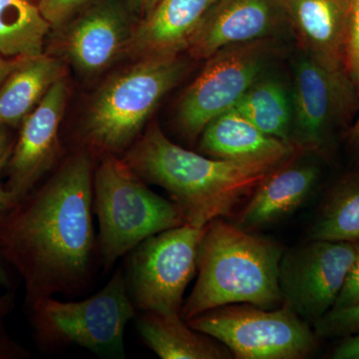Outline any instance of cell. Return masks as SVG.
Listing matches in <instances>:
<instances>
[{
	"instance_id": "24",
	"label": "cell",
	"mask_w": 359,
	"mask_h": 359,
	"mask_svg": "<svg viewBox=\"0 0 359 359\" xmlns=\"http://www.w3.org/2000/svg\"><path fill=\"white\" fill-rule=\"evenodd\" d=\"M313 325L318 339H344L359 334V302L346 308L330 309Z\"/></svg>"
},
{
	"instance_id": "6",
	"label": "cell",
	"mask_w": 359,
	"mask_h": 359,
	"mask_svg": "<svg viewBox=\"0 0 359 359\" xmlns=\"http://www.w3.org/2000/svg\"><path fill=\"white\" fill-rule=\"evenodd\" d=\"M27 309L33 337L41 351L52 353L76 346L99 355L125 358V327L136 318L137 309L123 269L83 301L45 297Z\"/></svg>"
},
{
	"instance_id": "30",
	"label": "cell",
	"mask_w": 359,
	"mask_h": 359,
	"mask_svg": "<svg viewBox=\"0 0 359 359\" xmlns=\"http://www.w3.org/2000/svg\"><path fill=\"white\" fill-rule=\"evenodd\" d=\"M334 359H359V334L344 337L332 353Z\"/></svg>"
},
{
	"instance_id": "32",
	"label": "cell",
	"mask_w": 359,
	"mask_h": 359,
	"mask_svg": "<svg viewBox=\"0 0 359 359\" xmlns=\"http://www.w3.org/2000/svg\"><path fill=\"white\" fill-rule=\"evenodd\" d=\"M13 269L7 263L6 257L0 250V287L6 290H13Z\"/></svg>"
},
{
	"instance_id": "33",
	"label": "cell",
	"mask_w": 359,
	"mask_h": 359,
	"mask_svg": "<svg viewBox=\"0 0 359 359\" xmlns=\"http://www.w3.org/2000/svg\"><path fill=\"white\" fill-rule=\"evenodd\" d=\"M21 58H6L0 54V85L20 62Z\"/></svg>"
},
{
	"instance_id": "29",
	"label": "cell",
	"mask_w": 359,
	"mask_h": 359,
	"mask_svg": "<svg viewBox=\"0 0 359 359\" xmlns=\"http://www.w3.org/2000/svg\"><path fill=\"white\" fill-rule=\"evenodd\" d=\"M13 147L9 149L6 154L0 158V222L6 219L7 215L13 211L14 207L18 204V201L13 197V194L9 192L6 188V185L2 184V177H4V169H6L7 161H8L9 156L11 154Z\"/></svg>"
},
{
	"instance_id": "9",
	"label": "cell",
	"mask_w": 359,
	"mask_h": 359,
	"mask_svg": "<svg viewBox=\"0 0 359 359\" xmlns=\"http://www.w3.org/2000/svg\"><path fill=\"white\" fill-rule=\"evenodd\" d=\"M273 42L233 45L207 59L178 103L176 121L184 137L196 140L212 120L235 107L268 69L276 51Z\"/></svg>"
},
{
	"instance_id": "17",
	"label": "cell",
	"mask_w": 359,
	"mask_h": 359,
	"mask_svg": "<svg viewBox=\"0 0 359 359\" xmlns=\"http://www.w3.org/2000/svg\"><path fill=\"white\" fill-rule=\"evenodd\" d=\"M200 138L201 152L215 159L283 164L301 154L292 144L264 134L235 108L212 120Z\"/></svg>"
},
{
	"instance_id": "23",
	"label": "cell",
	"mask_w": 359,
	"mask_h": 359,
	"mask_svg": "<svg viewBox=\"0 0 359 359\" xmlns=\"http://www.w3.org/2000/svg\"><path fill=\"white\" fill-rule=\"evenodd\" d=\"M309 240L359 243V174L332 187L311 226Z\"/></svg>"
},
{
	"instance_id": "7",
	"label": "cell",
	"mask_w": 359,
	"mask_h": 359,
	"mask_svg": "<svg viewBox=\"0 0 359 359\" xmlns=\"http://www.w3.org/2000/svg\"><path fill=\"white\" fill-rule=\"evenodd\" d=\"M194 330L218 340L238 359H302L316 347L309 323L283 304L266 309L233 304L187 321Z\"/></svg>"
},
{
	"instance_id": "22",
	"label": "cell",
	"mask_w": 359,
	"mask_h": 359,
	"mask_svg": "<svg viewBox=\"0 0 359 359\" xmlns=\"http://www.w3.org/2000/svg\"><path fill=\"white\" fill-rule=\"evenodd\" d=\"M51 25L29 0H0V54L6 58L43 54Z\"/></svg>"
},
{
	"instance_id": "16",
	"label": "cell",
	"mask_w": 359,
	"mask_h": 359,
	"mask_svg": "<svg viewBox=\"0 0 359 359\" xmlns=\"http://www.w3.org/2000/svg\"><path fill=\"white\" fill-rule=\"evenodd\" d=\"M217 0H159L135 26L126 53L138 59L179 55Z\"/></svg>"
},
{
	"instance_id": "25",
	"label": "cell",
	"mask_w": 359,
	"mask_h": 359,
	"mask_svg": "<svg viewBox=\"0 0 359 359\" xmlns=\"http://www.w3.org/2000/svg\"><path fill=\"white\" fill-rule=\"evenodd\" d=\"M15 309V294L7 290L0 294V359H26L29 351L11 337L6 328V318Z\"/></svg>"
},
{
	"instance_id": "34",
	"label": "cell",
	"mask_w": 359,
	"mask_h": 359,
	"mask_svg": "<svg viewBox=\"0 0 359 359\" xmlns=\"http://www.w3.org/2000/svg\"><path fill=\"white\" fill-rule=\"evenodd\" d=\"M14 141L6 126H0V158L13 147Z\"/></svg>"
},
{
	"instance_id": "20",
	"label": "cell",
	"mask_w": 359,
	"mask_h": 359,
	"mask_svg": "<svg viewBox=\"0 0 359 359\" xmlns=\"http://www.w3.org/2000/svg\"><path fill=\"white\" fill-rule=\"evenodd\" d=\"M137 330L146 346L162 359L233 358L221 342L194 330L182 316L142 313Z\"/></svg>"
},
{
	"instance_id": "4",
	"label": "cell",
	"mask_w": 359,
	"mask_h": 359,
	"mask_svg": "<svg viewBox=\"0 0 359 359\" xmlns=\"http://www.w3.org/2000/svg\"><path fill=\"white\" fill-rule=\"evenodd\" d=\"M179 55L138 59L108 78L92 99L82 128L92 154H121L140 136L161 100L185 76Z\"/></svg>"
},
{
	"instance_id": "12",
	"label": "cell",
	"mask_w": 359,
	"mask_h": 359,
	"mask_svg": "<svg viewBox=\"0 0 359 359\" xmlns=\"http://www.w3.org/2000/svg\"><path fill=\"white\" fill-rule=\"evenodd\" d=\"M67 96V82L62 78L21 123L4 169L6 188L18 203L39 185L60 158L59 129Z\"/></svg>"
},
{
	"instance_id": "28",
	"label": "cell",
	"mask_w": 359,
	"mask_h": 359,
	"mask_svg": "<svg viewBox=\"0 0 359 359\" xmlns=\"http://www.w3.org/2000/svg\"><path fill=\"white\" fill-rule=\"evenodd\" d=\"M358 302H359V243H358V250H356L353 266L349 269L346 283L332 309L346 308Z\"/></svg>"
},
{
	"instance_id": "2",
	"label": "cell",
	"mask_w": 359,
	"mask_h": 359,
	"mask_svg": "<svg viewBox=\"0 0 359 359\" xmlns=\"http://www.w3.org/2000/svg\"><path fill=\"white\" fill-rule=\"evenodd\" d=\"M122 158L146 183L164 189L186 223L199 228L231 216L283 165L198 154L173 143L157 123L150 125Z\"/></svg>"
},
{
	"instance_id": "21",
	"label": "cell",
	"mask_w": 359,
	"mask_h": 359,
	"mask_svg": "<svg viewBox=\"0 0 359 359\" xmlns=\"http://www.w3.org/2000/svg\"><path fill=\"white\" fill-rule=\"evenodd\" d=\"M233 108L264 134L292 144V91L282 80L264 75Z\"/></svg>"
},
{
	"instance_id": "10",
	"label": "cell",
	"mask_w": 359,
	"mask_h": 359,
	"mask_svg": "<svg viewBox=\"0 0 359 359\" xmlns=\"http://www.w3.org/2000/svg\"><path fill=\"white\" fill-rule=\"evenodd\" d=\"M290 143L301 153H323L334 130L359 103L351 78L335 74L299 52L292 66Z\"/></svg>"
},
{
	"instance_id": "8",
	"label": "cell",
	"mask_w": 359,
	"mask_h": 359,
	"mask_svg": "<svg viewBox=\"0 0 359 359\" xmlns=\"http://www.w3.org/2000/svg\"><path fill=\"white\" fill-rule=\"evenodd\" d=\"M205 230L185 224L151 236L130 250L124 275L137 311L182 316Z\"/></svg>"
},
{
	"instance_id": "5",
	"label": "cell",
	"mask_w": 359,
	"mask_h": 359,
	"mask_svg": "<svg viewBox=\"0 0 359 359\" xmlns=\"http://www.w3.org/2000/svg\"><path fill=\"white\" fill-rule=\"evenodd\" d=\"M93 212L105 271L146 238L187 224L173 201L153 192L123 158L109 153L94 170Z\"/></svg>"
},
{
	"instance_id": "31",
	"label": "cell",
	"mask_w": 359,
	"mask_h": 359,
	"mask_svg": "<svg viewBox=\"0 0 359 359\" xmlns=\"http://www.w3.org/2000/svg\"><path fill=\"white\" fill-rule=\"evenodd\" d=\"M158 1L159 0H125V4L131 13L141 20L153 11Z\"/></svg>"
},
{
	"instance_id": "15",
	"label": "cell",
	"mask_w": 359,
	"mask_h": 359,
	"mask_svg": "<svg viewBox=\"0 0 359 359\" xmlns=\"http://www.w3.org/2000/svg\"><path fill=\"white\" fill-rule=\"evenodd\" d=\"M301 50L335 74L346 69L348 0H282ZM349 77V76H348Z\"/></svg>"
},
{
	"instance_id": "19",
	"label": "cell",
	"mask_w": 359,
	"mask_h": 359,
	"mask_svg": "<svg viewBox=\"0 0 359 359\" xmlns=\"http://www.w3.org/2000/svg\"><path fill=\"white\" fill-rule=\"evenodd\" d=\"M65 78V66L46 54L22 57L0 85V126H20L49 89Z\"/></svg>"
},
{
	"instance_id": "26",
	"label": "cell",
	"mask_w": 359,
	"mask_h": 359,
	"mask_svg": "<svg viewBox=\"0 0 359 359\" xmlns=\"http://www.w3.org/2000/svg\"><path fill=\"white\" fill-rule=\"evenodd\" d=\"M346 69L359 99V0H348Z\"/></svg>"
},
{
	"instance_id": "36",
	"label": "cell",
	"mask_w": 359,
	"mask_h": 359,
	"mask_svg": "<svg viewBox=\"0 0 359 359\" xmlns=\"http://www.w3.org/2000/svg\"><path fill=\"white\" fill-rule=\"evenodd\" d=\"M29 1L34 2L35 0H29Z\"/></svg>"
},
{
	"instance_id": "27",
	"label": "cell",
	"mask_w": 359,
	"mask_h": 359,
	"mask_svg": "<svg viewBox=\"0 0 359 359\" xmlns=\"http://www.w3.org/2000/svg\"><path fill=\"white\" fill-rule=\"evenodd\" d=\"M93 0H37L40 13L51 26L66 22Z\"/></svg>"
},
{
	"instance_id": "1",
	"label": "cell",
	"mask_w": 359,
	"mask_h": 359,
	"mask_svg": "<svg viewBox=\"0 0 359 359\" xmlns=\"http://www.w3.org/2000/svg\"><path fill=\"white\" fill-rule=\"evenodd\" d=\"M92 156L82 148L66 158L0 222V250L22 278L27 306L82 294L95 276Z\"/></svg>"
},
{
	"instance_id": "14",
	"label": "cell",
	"mask_w": 359,
	"mask_h": 359,
	"mask_svg": "<svg viewBox=\"0 0 359 359\" xmlns=\"http://www.w3.org/2000/svg\"><path fill=\"white\" fill-rule=\"evenodd\" d=\"M125 1L99 0L73 21L65 47L78 72L98 75L126 53L135 27Z\"/></svg>"
},
{
	"instance_id": "35",
	"label": "cell",
	"mask_w": 359,
	"mask_h": 359,
	"mask_svg": "<svg viewBox=\"0 0 359 359\" xmlns=\"http://www.w3.org/2000/svg\"><path fill=\"white\" fill-rule=\"evenodd\" d=\"M348 142L355 154L359 157V116L349 131Z\"/></svg>"
},
{
	"instance_id": "18",
	"label": "cell",
	"mask_w": 359,
	"mask_h": 359,
	"mask_svg": "<svg viewBox=\"0 0 359 359\" xmlns=\"http://www.w3.org/2000/svg\"><path fill=\"white\" fill-rule=\"evenodd\" d=\"M276 168L252 194L237 226L254 231L276 223L304 204L318 181V168L311 163L292 162Z\"/></svg>"
},
{
	"instance_id": "13",
	"label": "cell",
	"mask_w": 359,
	"mask_h": 359,
	"mask_svg": "<svg viewBox=\"0 0 359 359\" xmlns=\"http://www.w3.org/2000/svg\"><path fill=\"white\" fill-rule=\"evenodd\" d=\"M287 25L282 0H217L186 51L194 59L207 60L233 45L273 39Z\"/></svg>"
},
{
	"instance_id": "11",
	"label": "cell",
	"mask_w": 359,
	"mask_h": 359,
	"mask_svg": "<svg viewBox=\"0 0 359 359\" xmlns=\"http://www.w3.org/2000/svg\"><path fill=\"white\" fill-rule=\"evenodd\" d=\"M358 250V243L309 240L280 264L283 304L313 325L334 308Z\"/></svg>"
},
{
	"instance_id": "3",
	"label": "cell",
	"mask_w": 359,
	"mask_h": 359,
	"mask_svg": "<svg viewBox=\"0 0 359 359\" xmlns=\"http://www.w3.org/2000/svg\"><path fill=\"white\" fill-rule=\"evenodd\" d=\"M278 243L219 218L205 226L198 254L197 280L184 302L188 321L219 306L249 304L266 309L283 304Z\"/></svg>"
}]
</instances>
